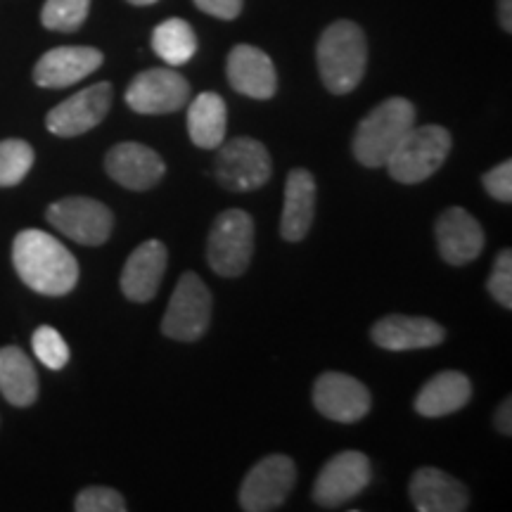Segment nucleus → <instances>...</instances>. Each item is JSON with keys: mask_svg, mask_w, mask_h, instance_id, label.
<instances>
[{"mask_svg": "<svg viewBox=\"0 0 512 512\" xmlns=\"http://www.w3.org/2000/svg\"><path fill=\"white\" fill-rule=\"evenodd\" d=\"M152 48L157 57L169 67L188 64L197 53L195 29L181 17H171L152 31Z\"/></svg>", "mask_w": 512, "mask_h": 512, "instance_id": "393cba45", "label": "nucleus"}, {"mask_svg": "<svg viewBox=\"0 0 512 512\" xmlns=\"http://www.w3.org/2000/svg\"><path fill=\"white\" fill-rule=\"evenodd\" d=\"M415 126V107L406 98H387L361 119L351 150L358 164L380 169Z\"/></svg>", "mask_w": 512, "mask_h": 512, "instance_id": "7ed1b4c3", "label": "nucleus"}, {"mask_svg": "<svg viewBox=\"0 0 512 512\" xmlns=\"http://www.w3.org/2000/svg\"><path fill=\"white\" fill-rule=\"evenodd\" d=\"M211 323V292L197 273H183L166 306L162 332L176 342H197Z\"/></svg>", "mask_w": 512, "mask_h": 512, "instance_id": "0eeeda50", "label": "nucleus"}, {"mask_svg": "<svg viewBox=\"0 0 512 512\" xmlns=\"http://www.w3.org/2000/svg\"><path fill=\"white\" fill-rule=\"evenodd\" d=\"M226 74L235 91L252 100H271L278 91L275 64L261 48L235 46L228 55Z\"/></svg>", "mask_w": 512, "mask_h": 512, "instance_id": "dca6fc26", "label": "nucleus"}, {"mask_svg": "<svg viewBox=\"0 0 512 512\" xmlns=\"http://www.w3.org/2000/svg\"><path fill=\"white\" fill-rule=\"evenodd\" d=\"M489 294L496 299L503 309H512V252L510 249H503L501 254L496 256V264L491 268L489 275Z\"/></svg>", "mask_w": 512, "mask_h": 512, "instance_id": "c756f323", "label": "nucleus"}, {"mask_svg": "<svg viewBox=\"0 0 512 512\" xmlns=\"http://www.w3.org/2000/svg\"><path fill=\"white\" fill-rule=\"evenodd\" d=\"M437 245L446 264H472L484 249V230L470 211L451 207L437 221Z\"/></svg>", "mask_w": 512, "mask_h": 512, "instance_id": "a211bd4d", "label": "nucleus"}, {"mask_svg": "<svg viewBox=\"0 0 512 512\" xmlns=\"http://www.w3.org/2000/svg\"><path fill=\"white\" fill-rule=\"evenodd\" d=\"M451 145L453 138L444 126H413L384 166L396 183L418 185L437 174L451 152Z\"/></svg>", "mask_w": 512, "mask_h": 512, "instance_id": "20e7f679", "label": "nucleus"}, {"mask_svg": "<svg viewBox=\"0 0 512 512\" xmlns=\"http://www.w3.org/2000/svg\"><path fill=\"white\" fill-rule=\"evenodd\" d=\"M0 394L15 408H29L38 399L36 368L19 347L0 349Z\"/></svg>", "mask_w": 512, "mask_h": 512, "instance_id": "5701e85b", "label": "nucleus"}, {"mask_svg": "<svg viewBox=\"0 0 512 512\" xmlns=\"http://www.w3.org/2000/svg\"><path fill=\"white\" fill-rule=\"evenodd\" d=\"M105 55L91 46H62L48 50L34 67V83L41 88H67L98 72Z\"/></svg>", "mask_w": 512, "mask_h": 512, "instance_id": "2eb2a0df", "label": "nucleus"}, {"mask_svg": "<svg viewBox=\"0 0 512 512\" xmlns=\"http://www.w3.org/2000/svg\"><path fill=\"white\" fill-rule=\"evenodd\" d=\"M254 254V221L247 211L228 209L216 216L207 242L211 271L223 278H238Z\"/></svg>", "mask_w": 512, "mask_h": 512, "instance_id": "39448f33", "label": "nucleus"}, {"mask_svg": "<svg viewBox=\"0 0 512 512\" xmlns=\"http://www.w3.org/2000/svg\"><path fill=\"white\" fill-rule=\"evenodd\" d=\"M166 259V247L159 240H147L133 249L119 280L124 297L138 304L155 299L166 271Z\"/></svg>", "mask_w": 512, "mask_h": 512, "instance_id": "6ab92c4d", "label": "nucleus"}, {"mask_svg": "<svg viewBox=\"0 0 512 512\" xmlns=\"http://www.w3.org/2000/svg\"><path fill=\"white\" fill-rule=\"evenodd\" d=\"M128 3H131V5H140V8H143V5H155L157 0H128Z\"/></svg>", "mask_w": 512, "mask_h": 512, "instance_id": "f704fd0d", "label": "nucleus"}, {"mask_svg": "<svg viewBox=\"0 0 512 512\" xmlns=\"http://www.w3.org/2000/svg\"><path fill=\"white\" fill-rule=\"evenodd\" d=\"M498 22L505 34L512 31V0H498Z\"/></svg>", "mask_w": 512, "mask_h": 512, "instance_id": "72a5a7b5", "label": "nucleus"}, {"mask_svg": "<svg viewBox=\"0 0 512 512\" xmlns=\"http://www.w3.org/2000/svg\"><path fill=\"white\" fill-rule=\"evenodd\" d=\"M88 12H91V0H46L41 10V22L50 31L72 34L81 29V24L88 19Z\"/></svg>", "mask_w": 512, "mask_h": 512, "instance_id": "bb28decb", "label": "nucleus"}, {"mask_svg": "<svg viewBox=\"0 0 512 512\" xmlns=\"http://www.w3.org/2000/svg\"><path fill=\"white\" fill-rule=\"evenodd\" d=\"M12 264L29 290L46 297H64L79 283L74 254L53 235L29 228L12 242Z\"/></svg>", "mask_w": 512, "mask_h": 512, "instance_id": "f257e3e1", "label": "nucleus"}, {"mask_svg": "<svg viewBox=\"0 0 512 512\" xmlns=\"http://www.w3.org/2000/svg\"><path fill=\"white\" fill-rule=\"evenodd\" d=\"M105 171L128 190H150L166 174L164 159L143 143H119L105 157Z\"/></svg>", "mask_w": 512, "mask_h": 512, "instance_id": "4468645a", "label": "nucleus"}, {"mask_svg": "<svg viewBox=\"0 0 512 512\" xmlns=\"http://www.w3.org/2000/svg\"><path fill=\"white\" fill-rule=\"evenodd\" d=\"M112 98V83L107 81L83 88V91L60 102V105L48 112V131L60 138H76L81 133L93 131L107 117V112H110Z\"/></svg>", "mask_w": 512, "mask_h": 512, "instance_id": "f8f14e48", "label": "nucleus"}, {"mask_svg": "<svg viewBox=\"0 0 512 512\" xmlns=\"http://www.w3.org/2000/svg\"><path fill=\"white\" fill-rule=\"evenodd\" d=\"M470 396L472 384L467 375L458 370H444L420 389L418 399H415V411L425 418H444V415L465 408L470 403Z\"/></svg>", "mask_w": 512, "mask_h": 512, "instance_id": "4be33fe9", "label": "nucleus"}, {"mask_svg": "<svg viewBox=\"0 0 512 512\" xmlns=\"http://www.w3.org/2000/svg\"><path fill=\"white\" fill-rule=\"evenodd\" d=\"M408 491L415 510L420 512H463L470 505L465 484L437 467H420Z\"/></svg>", "mask_w": 512, "mask_h": 512, "instance_id": "aec40b11", "label": "nucleus"}, {"mask_svg": "<svg viewBox=\"0 0 512 512\" xmlns=\"http://www.w3.org/2000/svg\"><path fill=\"white\" fill-rule=\"evenodd\" d=\"M46 219L53 228L79 245L98 247L110 240L114 214L110 207L93 197H64L48 207Z\"/></svg>", "mask_w": 512, "mask_h": 512, "instance_id": "6e6552de", "label": "nucleus"}, {"mask_svg": "<svg viewBox=\"0 0 512 512\" xmlns=\"http://www.w3.org/2000/svg\"><path fill=\"white\" fill-rule=\"evenodd\" d=\"M34 147L27 140H0V188H12L27 178L34 166Z\"/></svg>", "mask_w": 512, "mask_h": 512, "instance_id": "a878e982", "label": "nucleus"}, {"mask_svg": "<svg viewBox=\"0 0 512 512\" xmlns=\"http://www.w3.org/2000/svg\"><path fill=\"white\" fill-rule=\"evenodd\" d=\"M190 83L174 69H147L126 88V105L138 114H171L188 105Z\"/></svg>", "mask_w": 512, "mask_h": 512, "instance_id": "9d476101", "label": "nucleus"}, {"mask_svg": "<svg viewBox=\"0 0 512 512\" xmlns=\"http://www.w3.org/2000/svg\"><path fill=\"white\" fill-rule=\"evenodd\" d=\"M31 347H34V354L43 366L50 370H62L69 363V347L64 342L60 332L50 325H41L36 328L34 337H31Z\"/></svg>", "mask_w": 512, "mask_h": 512, "instance_id": "cd10ccee", "label": "nucleus"}, {"mask_svg": "<svg viewBox=\"0 0 512 512\" xmlns=\"http://www.w3.org/2000/svg\"><path fill=\"white\" fill-rule=\"evenodd\" d=\"M370 337L377 347L387 351H413L439 347L446 339V330L432 318L392 313V316L377 320L370 330Z\"/></svg>", "mask_w": 512, "mask_h": 512, "instance_id": "f3484780", "label": "nucleus"}, {"mask_svg": "<svg viewBox=\"0 0 512 512\" xmlns=\"http://www.w3.org/2000/svg\"><path fill=\"white\" fill-rule=\"evenodd\" d=\"M482 183H484V190L489 192L494 200L510 204L512 202V162L510 159H505V162L494 166L489 174H484Z\"/></svg>", "mask_w": 512, "mask_h": 512, "instance_id": "7c9ffc66", "label": "nucleus"}, {"mask_svg": "<svg viewBox=\"0 0 512 512\" xmlns=\"http://www.w3.org/2000/svg\"><path fill=\"white\" fill-rule=\"evenodd\" d=\"M297 467L287 456H268L259 460L240 486V508L247 512L278 510L290 496Z\"/></svg>", "mask_w": 512, "mask_h": 512, "instance_id": "1a4fd4ad", "label": "nucleus"}, {"mask_svg": "<svg viewBox=\"0 0 512 512\" xmlns=\"http://www.w3.org/2000/svg\"><path fill=\"white\" fill-rule=\"evenodd\" d=\"M318 72L332 95L356 91L368 67V41L363 29L349 19L332 22L316 48Z\"/></svg>", "mask_w": 512, "mask_h": 512, "instance_id": "f03ea898", "label": "nucleus"}, {"mask_svg": "<svg viewBox=\"0 0 512 512\" xmlns=\"http://www.w3.org/2000/svg\"><path fill=\"white\" fill-rule=\"evenodd\" d=\"M228 110L219 93H200L188 105L190 140L202 150H216L226 140Z\"/></svg>", "mask_w": 512, "mask_h": 512, "instance_id": "b1692460", "label": "nucleus"}, {"mask_svg": "<svg viewBox=\"0 0 512 512\" xmlns=\"http://www.w3.org/2000/svg\"><path fill=\"white\" fill-rule=\"evenodd\" d=\"M373 477L370 460L361 451H344L330 458L313 486V501L320 508H339L342 503L366 491Z\"/></svg>", "mask_w": 512, "mask_h": 512, "instance_id": "9b49d317", "label": "nucleus"}, {"mask_svg": "<svg viewBox=\"0 0 512 512\" xmlns=\"http://www.w3.org/2000/svg\"><path fill=\"white\" fill-rule=\"evenodd\" d=\"M126 501L110 486H88L74 501L76 512H126Z\"/></svg>", "mask_w": 512, "mask_h": 512, "instance_id": "c85d7f7f", "label": "nucleus"}, {"mask_svg": "<svg viewBox=\"0 0 512 512\" xmlns=\"http://www.w3.org/2000/svg\"><path fill=\"white\" fill-rule=\"evenodd\" d=\"M195 5L207 15L226 19V22L238 19L242 12V0H195Z\"/></svg>", "mask_w": 512, "mask_h": 512, "instance_id": "2f4dec72", "label": "nucleus"}, {"mask_svg": "<svg viewBox=\"0 0 512 512\" xmlns=\"http://www.w3.org/2000/svg\"><path fill=\"white\" fill-rule=\"evenodd\" d=\"M316 214V178L306 169H292L285 183V207L280 235L287 242H302Z\"/></svg>", "mask_w": 512, "mask_h": 512, "instance_id": "412c9836", "label": "nucleus"}, {"mask_svg": "<svg viewBox=\"0 0 512 512\" xmlns=\"http://www.w3.org/2000/svg\"><path fill=\"white\" fill-rule=\"evenodd\" d=\"M219 155L214 159V176L221 188L230 192H249L264 188L271 181V155L264 143L254 138L223 140L216 147Z\"/></svg>", "mask_w": 512, "mask_h": 512, "instance_id": "423d86ee", "label": "nucleus"}, {"mask_svg": "<svg viewBox=\"0 0 512 512\" xmlns=\"http://www.w3.org/2000/svg\"><path fill=\"white\" fill-rule=\"evenodd\" d=\"M496 427H498V432L505 434V437H510L512 434V401L510 399H505L501 406H498Z\"/></svg>", "mask_w": 512, "mask_h": 512, "instance_id": "473e14b6", "label": "nucleus"}, {"mask_svg": "<svg viewBox=\"0 0 512 512\" xmlns=\"http://www.w3.org/2000/svg\"><path fill=\"white\" fill-rule=\"evenodd\" d=\"M370 392L363 382L344 373H323L313 384V406L320 415L332 422H351L363 420L370 411Z\"/></svg>", "mask_w": 512, "mask_h": 512, "instance_id": "ddd939ff", "label": "nucleus"}]
</instances>
